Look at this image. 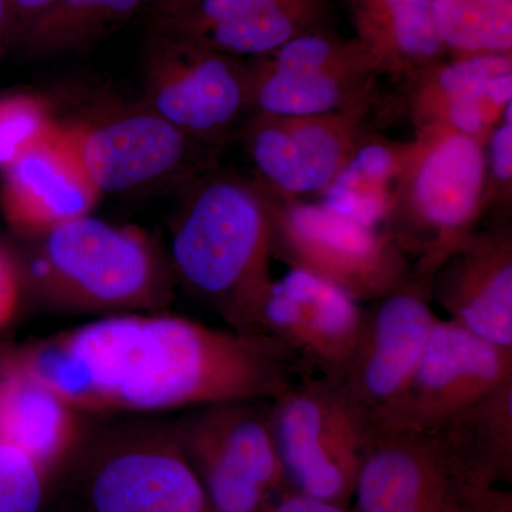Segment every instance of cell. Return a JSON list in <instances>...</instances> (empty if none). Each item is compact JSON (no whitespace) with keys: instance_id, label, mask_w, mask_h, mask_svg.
<instances>
[{"instance_id":"cell-7","label":"cell","mask_w":512,"mask_h":512,"mask_svg":"<svg viewBox=\"0 0 512 512\" xmlns=\"http://www.w3.org/2000/svg\"><path fill=\"white\" fill-rule=\"evenodd\" d=\"M265 191L274 256L289 268L318 275L365 305L412 279V264L384 229L366 227L320 202L308 204Z\"/></svg>"},{"instance_id":"cell-20","label":"cell","mask_w":512,"mask_h":512,"mask_svg":"<svg viewBox=\"0 0 512 512\" xmlns=\"http://www.w3.org/2000/svg\"><path fill=\"white\" fill-rule=\"evenodd\" d=\"M407 83L417 131H454L485 146L512 103V55L450 56Z\"/></svg>"},{"instance_id":"cell-10","label":"cell","mask_w":512,"mask_h":512,"mask_svg":"<svg viewBox=\"0 0 512 512\" xmlns=\"http://www.w3.org/2000/svg\"><path fill=\"white\" fill-rule=\"evenodd\" d=\"M248 64L251 114L315 116L379 99L382 74L356 37L335 29L296 37Z\"/></svg>"},{"instance_id":"cell-11","label":"cell","mask_w":512,"mask_h":512,"mask_svg":"<svg viewBox=\"0 0 512 512\" xmlns=\"http://www.w3.org/2000/svg\"><path fill=\"white\" fill-rule=\"evenodd\" d=\"M379 99L315 116L251 114L239 136L262 185L275 195H322L356 148L375 134Z\"/></svg>"},{"instance_id":"cell-17","label":"cell","mask_w":512,"mask_h":512,"mask_svg":"<svg viewBox=\"0 0 512 512\" xmlns=\"http://www.w3.org/2000/svg\"><path fill=\"white\" fill-rule=\"evenodd\" d=\"M338 0H200L151 29L238 57L268 55L309 33L335 29Z\"/></svg>"},{"instance_id":"cell-6","label":"cell","mask_w":512,"mask_h":512,"mask_svg":"<svg viewBox=\"0 0 512 512\" xmlns=\"http://www.w3.org/2000/svg\"><path fill=\"white\" fill-rule=\"evenodd\" d=\"M268 410L289 490L348 507L372 431L339 380L302 377Z\"/></svg>"},{"instance_id":"cell-19","label":"cell","mask_w":512,"mask_h":512,"mask_svg":"<svg viewBox=\"0 0 512 512\" xmlns=\"http://www.w3.org/2000/svg\"><path fill=\"white\" fill-rule=\"evenodd\" d=\"M2 173L0 208L13 231L39 238L92 214L101 194L62 126L20 154Z\"/></svg>"},{"instance_id":"cell-24","label":"cell","mask_w":512,"mask_h":512,"mask_svg":"<svg viewBox=\"0 0 512 512\" xmlns=\"http://www.w3.org/2000/svg\"><path fill=\"white\" fill-rule=\"evenodd\" d=\"M410 148L412 140L367 137L320 195V204L366 227H383Z\"/></svg>"},{"instance_id":"cell-29","label":"cell","mask_w":512,"mask_h":512,"mask_svg":"<svg viewBox=\"0 0 512 512\" xmlns=\"http://www.w3.org/2000/svg\"><path fill=\"white\" fill-rule=\"evenodd\" d=\"M487 177H485V204L495 208L497 220H511L512 198V103L491 131L485 144Z\"/></svg>"},{"instance_id":"cell-15","label":"cell","mask_w":512,"mask_h":512,"mask_svg":"<svg viewBox=\"0 0 512 512\" xmlns=\"http://www.w3.org/2000/svg\"><path fill=\"white\" fill-rule=\"evenodd\" d=\"M512 379V349L451 319H437L412 380L386 426L436 431L450 417Z\"/></svg>"},{"instance_id":"cell-21","label":"cell","mask_w":512,"mask_h":512,"mask_svg":"<svg viewBox=\"0 0 512 512\" xmlns=\"http://www.w3.org/2000/svg\"><path fill=\"white\" fill-rule=\"evenodd\" d=\"M82 414L12 353L0 356V443L28 454L47 476L82 443Z\"/></svg>"},{"instance_id":"cell-1","label":"cell","mask_w":512,"mask_h":512,"mask_svg":"<svg viewBox=\"0 0 512 512\" xmlns=\"http://www.w3.org/2000/svg\"><path fill=\"white\" fill-rule=\"evenodd\" d=\"M10 353L82 413L271 402L312 375L265 333L158 312L109 315Z\"/></svg>"},{"instance_id":"cell-8","label":"cell","mask_w":512,"mask_h":512,"mask_svg":"<svg viewBox=\"0 0 512 512\" xmlns=\"http://www.w3.org/2000/svg\"><path fill=\"white\" fill-rule=\"evenodd\" d=\"M143 103L202 143L222 147L251 116L249 64L150 29L141 49Z\"/></svg>"},{"instance_id":"cell-35","label":"cell","mask_w":512,"mask_h":512,"mask_svg":"<svg viewBox=\"0 0 512 512\" xmlns=\"http://www.w3.org/2000/svg\"><path fill=\"white\" fill-rule=\"evenodd\" d=\"M13 42L12 39V22L6 0H0V53L3 52L6 45Z\"/></svg>"},{"instance_id":"cell-31","label":"cell","mask_w":512,"mask_h":512,"mask_svg":"<svg viewBox=\"0 0 512 512\" xmlns=\"http://www.w3.org/2000/svg\"><path fill=\"white\" fill-rule=\"evenodd\" d=\"M55 3L56 0H6L12 22V39L20 42Z\"/></svg>"},{"instance_id":"cell-28","label":"cell","mask_w":512,"mask_h":512,"mask_svg":"<svg viewBox=\"0 0 512 512\" xmlns=\"http://www.w3.org/2000/svg\"><path fill=\"white\" fill-rule=\"evenodd\" d=\"M47 480L32 457L0 443V512H39Z\"/></svg>"},{"instance_id":"cell-22","label":"cell","mask_w":512,"mask_h":512,"mask_svg":"<svg viewBox=\"0 0 512 512\" xmlns=\"http://www.w3.org/2000/svg\"><path fill=\"white\" fill-rule=\"evenodd\" d=\"M357 42L377 72L407 82L450 57L437 35L434 0H346Z\"/></svg>"},{"instance_id":"cell-25","label":"cell","mask_w":512,"mask_h":512,"mask_svg":"<svg viewBox=\"0 0 512 512\" xmlns=\"http://www.w3.org/2000/svg\"><path fill=\"white\" fill-rule=\"evenodd\" d=\"M156 0H56L20 40L35 57L80 52L116 32Z\"/></svg>"},{"instance_id":"cell-14","label":"cell","mask_w":512,"mask_h":512,"mask_svg":"<svg viewBox=\"0 0 512 512\" xmlns=\"http://www.w3.org/2000/svg\"><path fill=\"white\" fill-rule=\"evenodd\" d=\"M365 319V303L318 275L289 268L269 286L259 330L281 342L313 375L340 379Z\"/></svg>"},{"instance_id":"cell-9","label":"cell","mask_w":512,"mask_h":512,"mask_svg":"<svg viewBox=\"0 0 512 512\" xmlns=\"http://www.w3.org/2000/svg\"><path fill=\"white\" fill-rule=\"evenodd\" d=\"M268 409L269 402L211 404L173 424L212 512H266L272 494L288 488Z\"/></svg>"},{"instance_id":"cell-13","label":"cell","mask_w":512,"mask_h":512,"mask_svg":"<svg viewBox=\"0 0 512 512\" xmlns=\"http://www.w3.org/2000/svg\"><path fill=\"white\" fill-rule=\"evenodd\" d=\"M87 494L94 512H212L173 424L121 434L101 448Z\"/></svg>"},{"instance_id":"cell-30","label":"cell","mask_w":512,"mask_h":512,"mask_svg":"<svg viewBox=\"0 0 512 512\" xmlns=\"http://www.w3.org/2000/svg\"><path fill=\"white\" fill-rule=\"evenodd\" d=\"M22 271L5 248L0 247V332L8 328L22 299Z\"/></svg>"},{"instance_id":"cell-2","label":"cell","mask_w":512,"mask_h":512,"mask_svg":"<svg viewBox=\"0 0 512 512\" xmlns=\"http://www.w3.org/2000/svg\"><path fill=\"white\" fill-rule=\"evenodd\" d=\"M184 191L171 244L175 276L229 328L262 333L259 313L275 258L265 188L214 170Z\"/></svg>"},{"instance_id":"cell-3","label":"cell","mask_w":512,"mask_h":512,"mask_svg":"<svg viewBox=\"0 0 512 512\" xmlns=\"http://www.w3.org/2000/svg\"><path fill=\"white\" fill-rule=\"evenodd\" d=\"M37 241L30 282L59 308L119 315L157 312L173 301V264L141 229L86 215Z\"/></svg>"},{"instance_id":"cell-32","label":"cell","mask_w":512,"mask_h":512,"mask_svg":"<svg viewBox=\"0 0 512 512\" xmlns=\"http://www.w3.org/2000/svg\"><path fill=\"white\" fill-rule=\"evenodd\" d=\"M266 512H353L346 505L320 500L311 495L286 490L275 504L269 505Z\"/></svg>"},{"instance_id":"cell-18","label":"cell","mask_w":512,"mask_h":512,"mask_svg":"<svg viewBox=\"0 0 512 512\" xmlns=\"http://www.w3.org/2000/svg\"><path fill=\"white\" fill-rule=\"evenodd\" d=\"M448 319L512 349V225L497 220L461 242L429 281Z\"/></svg>"},{"instance_id":"cell-26","label":"cell","mask_w":512,"mask_h":512,"mask_svg":"<svg viewBox=\"0 0 512 512\" xmlns=\"http://www.w3.org/2000/svg\"><path fill=\"white\" fill-rule=\"evenodd\" d=\"M434 23L450 56L512 55V0H434Z\"/></svg>"},{"instance_id":"cell-12","label":"cell","mask_w":512,"mask_h":512,"mask_svg":"<svg viewBox=\"0 0 512 512\" xmlns=\"http://www.w3.org/2000/svg\"><path fill=\"white\" fill-rule=\"evenodd\" d=\"M429 281L412 278L384 298L366 305L365 326L339 380L370 431L390 417L437 322Z\"/></svg>"},{"instance_id":"cell-33","label":"cell","mask_w":512,"mask_h":512,"mask_svg":"<svg viewBox=\"0 0 512 512\" xmlns=\"http://www.w3.org/2000/svg\"><path fill=\"white\" fill-rule=\"evenodd\" d=\"M511 498L495 487L474 488L450 512H498Z\"/></svg>"},{"instance_id":"cell-34","label":"cell","mask_w":512,"mask_h":512,"mask_svg":"<svg viewBox=\"0 0 512 512\" xmlns=\"http://www.w3.org/2000/svg\"><path fill=\"white\" fill-rule=\"evenodd\" d=\"M197 2H200V0H156L153 8L150 9L151 22L174 18V16L190 9Z\"/></svg>"},{"instance_id":"cell-23","label":"cell","mask_w":512,"mask_h":512,"mask_svg":"<svg viewBox=\"0 0 512 512\" xmlns=\"http://www.w3.org/2000/svg\"><path fill=\"white\" fill-rule=\"evenodd\" d=\"M476 488L495 487L512 476V379L429 431Z\"/></svg>"},{"instance_id":"cell-4","label":"cell","mask_w":512,"mask_h":512,"mask_svg":"<svg viewBox=\"0 0 512 512\" xmlns=\"http://www.w3.org/2000/svg\"><path fill=\"white\" fill-rule=\"evenodd\" d=\"M484 144L454 131H417L383 229L412 264V278L434 272L477 229L485 204Z\"/></svg>"},{"instance_id":"cell-5","label":"cell","mask_w":512,"mask_h":512,"mask_svg":"<svg viewBox=\"0 0 512 512\" xmlns=\"http://www.w3.org/2000/svg\"><path fill=\"white\" fill-rule=\"evenodd\" d=\"M60 121L67 140L100 194L187 188L215 170L220 147L168 123L143 101L94 109Z\"/></svg>"},{"instance_id":"cell-16","label":"cell","mask_w":512,"mask_h":512,"mask_svg":"<svg viewBox=\"0 0 512 512\" xmlns=\"http://www.w3.org/2000/svg\"><path fill=\"white\" fill-rule=\"evenodd\" d=\"M474 488L433 433L380 427L366 441L353 512H450Z\"/></svg>"},{"instance_id":"cell-27","label":"cell","mask_w":512,"mask_h":512,"mask_svg":"<svg viewBox=\"0 0 512 512\" xmlns=\"http://www.w3.org/2000/svg\"><path fill=\"white\" fill-rule=\"evenodd\" d=\"M59 126L49 101L30 93L0 97V171Z\"/></svg>"},{"instance_id":"cell-36","label":"cell","mask_w":512,"mask_h":512,"mask_svg":"<svg viewBox=\"0 0 512 512\" xmlns=\"http://www.w3.org/2000/svg\"><path fill=\"white\" fill-rule=\"evenodd\" d=\"M498 512H512V498L511 500H508Z\"/></svg>"}]
</instances>
